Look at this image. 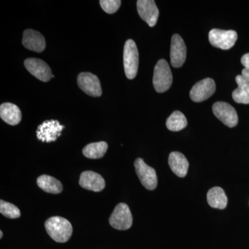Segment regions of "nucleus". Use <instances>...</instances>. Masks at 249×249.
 Returning <instances> with one entry per match:
<instances>
[{
    "label": "nucleus",
    "instance_id": "f3484780",
    "mask_svg": "<svg viewBox=\"0 0 249 249\" xmlns=\"http://www.w3.org/2000/svg\"><path fill=\"white\" fill-rule=\"evenodd\" d=\"M170 168L177 176L184 178L188 173V163L185 156L178 152H173L170 154L168 159Z\"/></svg>",
    "mask_w": 249,
    "mask_h": 249
},
{
    "label": "nucleus",
    "instance_id": "7ed1b4c3",
    "mask_svg": "<svg viewBox=\"0 0 249 249\" xmlns=\"http://www.w3.org/2000/svg\"><path fill=\"white\" fill-rule=\"evenodd\" d=\"M139 52L134 40L126 41L124 46V73L128 79L137 76L139 68Z\"/></svg>",
    "mask_w": 249,
    "mask_h": 249
},
{
    "label": "nucleus",
    "instance_id": "6e6552de",
    "mask_svg": "<svg viewBox=\"0 0 249 249\" xmlns=\"http://www.w3.org/2000/svg\"><path fill=\"white\" fill-rule=\"evenodd\" d=\"M214 116L229 127H235L238 123V116L235 108L229 103L217 102L213 106Z\"/></svg>",
    "mask_w": 249,
    "mask_h": 249
},
{
    "label": "nucleus",
    "instance_id": "2eb2a0df",
    "mask_svg": "<svg viewBox=\"0 0 249 249\" xmlns=\"http://www.w3.org/2000/svg\"><path fill=\"white\" fill-rule=\"evenodd\" d=\"M22 44L26 49L33 52H43L46 47L45 37L37 31L27 29L23 34Z\"/></svg>",
    "mask_w": 249,
    "mask_h": 249
},
{
    "label": "nucleus",
    "instance_id": "dca6fc26",
    "mask_svg": "<svg viewBox=\"0 0 249 249\" xmlns=\"http://www.w3.org/2000/svg\"><path fill=\"white\" fill-rule=\"evenodd\" d=\"M0 116L6 124L16 125L20 123L22 113L20 109L13 103H5L0 106Z\"/></svg>",
    "mask_w": 249,
    "mask_h": 249
},
{
    "label": "nucleus",
    "instance_id": "0eeeda50",
    "mask_svg": "<svg viewBox=\"0 0 249 249\" xmlns=\"http://www.w3.org/2000/svg\"><path fill=\"white\" fill-rule=\"evenodd\" d=\"M65 126L62 125L57 120L46 121L37 127L36 131L37 138L42 142H55L61 135Z\"/></svg>",
    "mask_w": 249,
    "mask_h": 249
},
{
    "label": "nucleus",
    "instance_id": "9d476101",
    "mask_svg": "<svg viewBox=\"0 0 249 249\" xmlns=\"http://www.w3.org/2000/svg\"><path fill=\"white\" fill-rule=\"evenodd\" d=\"M24 66L31 74L42 82H48L54 78L50 67L43 60L38 58H28L24 61Z\"/></svg>",
    "mask_w": 249,
    "mask_h": 249
},
{
    "label": "nucleus",
    "instance_id": "6ab92c4d",
    "mask_svg": "<svg viewBox=\"0 0 249 249\" xmlns=\"http://www.w3.org/2000/svg\"><path fill=\"white\" fill-rule=\"evenodd\" d=\"M235 80L238 88L232 91V98L236 103L249 104V82L242 75L236 76Z\"/></svg>",
    "mask_w": 249,
    "mask_h": 249
},
{
    "label": "nucleus",
    "instance_id": "5701e85b",
    "mask_svg": "<svg viewBox=\"0 0 249 249\" xmlns=\"http://www.w3.org/2000/svg\"><path fill=\"white\" fill-rule=\"evenodd\" d=\"M0 213L9 219H16L21 215L20 211L17 206L3 200L0 201Z\"/></svg>",
    "mask_w": 249,
    "mask_h": 249
},
{
    "label": "nucleus",
    "instance_id": "39448f33",
    "mask_svg": "<svg viewBox=\"0 0 249 249\" xmlns=\"http://www.w3.org/2000/svg\"><path fill=\"white\" fill-rule=\"evenodd\" d=\"M209 38L213 47L228 50L235 45L237 40V34L235 31L214 29L210 31Z\"/></svg>",
    "mask_w": 249,
    "mask_h": 249
},
{
    "label": "nucleus",
    "instance_id": "9b49d317",
    "mask_svg": "<svg viewBox=\"0 0 249 249\" xmlns=\"http://www.w3.org/2000/svg\"><path fill=\"white\" fill-rule=\"evenodd\" d=\"M78 87L89 96L98 97L102 94L101 83L96 75L85 72L78 76Z\"/></svg>",
    "mask_w": 249,
    "mask_h": 249
},
{
    "label": "nucleus",
    "instance_id": "b1692460",
    "mask_svg": "<svg viewBox=\"0 0 249 249\" xmlns=\"http://www.w3.org/2000/svg\"><path fill=\"white\" fill-rule=\"evenodd\" d=\"M100 4L105 12L113 14L119 10L121 6V1L120 0H101Z\"/></svg>",
    "mask_w": 249,
    "mask_h": 249
},
{
    "label": "nucleus",
    "instance_id": "a211bd4d",
    "mask_svg": "<svg viewBox=\"0 0 249 249\" xmlns=\"http://www.w3.org/2000/svg\"><path fill=\"white\" fill-rule=\"evenodd\" d=\"M208 203L214 209H224L227 206V196L220 187H214L207 193Z\"/></svg>",
    "mask_w": 249,
    "mask_h": 249
},
{
    "label": "nucleus",
    "instance_id": "ddd939ff",
    "mask_svg": "<svg viewBox=\"0 0 249 249\" xmlns=\"http://www.w3.org/2000/svg\"><path fill=\"white\" fill-rule=\"evenodd\" d=\"M186 46L182 37L175 34L172 37L170 62L172 66L178 68L182 66L186 59Z\"/></svg>",
    "mask_w": 249,
    "mask_h": 249
},
{
    "label": "nucleus",
    "instance_id": "f8f14e48",
    "mask_svg": "<svg viewBox=\"0 0 249 249\" xmlns=\"http://www.w3.org/2000/svg\"><path fill=\"white\" fill-rule=\"evenodd\" d=\"M137 11L139 16L150 27H155L158 20L160 11L153 0L137 1Z\"/></svg>",
    "mask_w": 249,
    "mask_h": 249
},
{
    "label": "nucleus",
    "instance_id": "4be33fe9",
    "mask_svg": "<svg viewBox=\"0 0 249 249\" xmlns=\"http://www.w3.org/2000/svg\"><path fill=\"white\" fill-rule=\"evenodd\" d=\"M188 122L186 116L179 111H174L166 121L167 128L173 132H178L186 127Z\"/></svg>",
    "mask_w": 249,
    "mask_h": 249
},
{
    "label": "nucleus",
    "instance_id": "423d86ee",
    "mask_svg": "<svg viewBox=\"0 0 249 249\" xmlns=\"http://www.w3.org/2000/svg\"><path fill=\"white\" fill-rule=\"evenodd\" d=\"M134 167L142 186L150 191L155 190L157 186V176L155 170L147 165L141 158L136 160Z\"/></svg>",
    "mask_w": 249,
    "mask_h": 249
},
{
    "label": "nucleus",
    "instance_id": "f03ea898",
    "mask_svg": "<svg viewBox=\"0 0 249 249\" xmlns=\"http://www.w3.org/2000/svg\"><path fill=\"white\" fill-rule=\"evenodd\" d=\"M173 83V74L166 60H159L155 67L153 85L156 91L163 93L170 89Z\"/></svg>",
    "mask_w": 249,
    "mask_h": 249
},
{
    "label": "nucleus",
    "instance_id": "f257e3e1",
    "mask_svg": "<svg viewBox=\"0 0 249 249\" xmlns=\"http://www.w3.org/2000/svg\"><path fill=\"white\" fill-rule=\"evenodd\" d=\"M47 233L54 241L59 243H65L71 238L73 228L71 223L65 218L52 217L45 222Z\"/></svg>",
    "mask_w": 249,
    "mask_h": 249
},
{
    "label": "nucleus",
    "instance_id": "4468645a",
    "mask_svg": "<svg viewBox=\"0 0 249 249\" xmlns=\"http://www.w3.org/2000/svg\"><path fill=\"white\" fill-rule=\"evenodd\" d=\"M79 184L85 189L101 192L106 187V181L99 174L92 171H85L80 175Z\"/></svg>",
    "mask_w": 249,
    "mask_h": 249
},
{
    "label": "nucleus",
    "instance_id": "20e7f679",
    "mask_svg": "<svg viewBox=\"0 0 249 249\" xmlns=\"http://www.w3.org/2000/svg\"><path fill=\"white\" fill-rule=\"evenodd\" d=\"M109 224L117 230H127L132 225V215L129 206L121 203L116 206L109 217Z\"/></svg>",
    "mask_w": 249,
    "mask_h": 249
},
{
    "label": "nucleus",
    "instance_id": "a878e982",
    "mask_svg": "<svg viewBox=\"0 0 249 249\" xmlns=\"http://www.w3.org/2000/svg\"><path fill=\"white\" fill-rule=\"evenodd\" d=\"M3 237V232L2 231H0V238H2Z\"/></svg>",
    "mask_w": 249,
    "mask_h": 249
},
{
    "label": "nucleus",
    "instance_id": "412c9836",
    "mask_svg": "<svg viewBox=\"0 0 249 249\" xmlns=\"http://www.w3.org/2000/svg\"><path fill=\"white\" fill-rule=\"evenodd\" d=\"M108 148L107 142H100L88 144L83 148V153L85 157L91 160L102 158Z\"/></svg>",
    "mask_w": 249,
    "mask_h": 249
},
{
    "label": "nucleus",
    "instance_id": "393cba45",
    "mask_svg": "<svg viewBox=\"0 0 249 249\" xmlns=\"http://www.w3.org/2000/svg\"><path fill=\"white\" fill-rule=\"evenodd\" d=\"M241 62L245 67V69L242 71V76L246 80L249 82V53L245 54L242 57Z\"/></svg>",
    "mask_w": 249,
    "mask_h": 249
},
{
    "label": "nucleus",
    "instance_id": "aec40b11",
    "mask_svg": "<svg viewBox=\"0 0 249 249\" xmlns=\"http://www.w3.org/2000/svg\"><path fill=\"white\" fill-rule=\"evenodd\" d=\"M37 183L41 189L43 190L46 193L52 194H59L63 189L61 182L49 175H41L37 178Z\"/></svg>",
    "mask_w": 249,
    "mask_h": 249
},
{
    "label": "nucleus",
    "instance_id": "1a4fd4ad",
    "mask_svg": "<svg viewBox=\"0 0 249 249\" xmlns=\"http://www.w3.org/2000/svg\"><path fill=\"white\" fill-rule=\"evenodd\" d=\"M215 90L214 80L210 78H205L193 86L190 92V97L194 102H202L213 96L215 92Z\"/></svg>",
    "mask_w": 249,
    "mask_h": 249
}]
</instances>
